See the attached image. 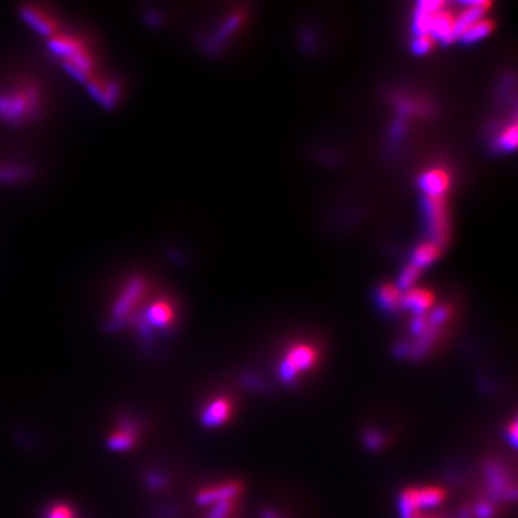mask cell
<instances>
[{
  "instance_id": "cell-1",
  "label": "cell",
  "mask_w": 518,
  "mask_h": 518,
  "mask_svg": "<svg viewBox=\"0 0 518 518\" xmlns=\"http://www.w3.org/2000/svg\"><path fill=\"white\" fill-rule=\"evenodd\" d=\"M41 93L32 83H18L0 90V118L11 124H22L41 110Z\"/></svg>"
},
{
  "instance_id": "cell-2",
  "label": "cell",
  "mask_w": 518,
  "mask_h": 518,
  "mask_svg": "<svg viewBox=\"0 0 518 518\" xmlns=\"http://www.w3.org/2000/svg\"><path fill=\"white\" fill-rule=\"evenodd\" d=\"M49 46L53 53L62 59V63L73 77L81 81L93 78L94 58L78 38L55 33L52 35Z\"/></svg>"
},
{
  "instance_id": "cell-3",
  "label": "cell",
  "mask_w": 518,
  "mask_h": 518,
  "mask_svg": "<svg viewBox=\"0 0 518 518\" xmlns=\"http://www.w3.org/2000/svg\"><path fill=\"white\" fill-rule=\"evenodd\" d=\"M443 498H445V492L440 488H409L400 495L399 499L400 517L416 518L420 509L436 507L443 501Z\"/></svg>"
},
{
  "instance_id": "cell-4",
  "label": "cell",
  "mask_w": 518,
  "mask_h": 518,
  "mask_svg": "<svg viewBox=\"0 0 518 518\" xmlns=\"http://www.w3.org/2000/svg\"><path fill=\"white\" fill-rule=\"evenodd\" d=\"M317 360L316 350L309 344H297L288 350L279 364V378L285 383H291L303 372L310 370Z\"/></svg>"
},
{
  "instance_id": "cell-5",
  "label": "cell",
  "mask_w": 518,
  "mask_h": 518,
  "mask_svg": "<svg viewBox=\"0 0 518 518\" xmlns=\"http://www.w3.org/2000/svg\"><path fill=\"white\" fill-rule=\"evenodd\" d=\"M145 288H147V282L141 276H134L127 282V285L118 295V300L111 313L110 324H111L113 330L120 328L125 323L127 317L133 313L135 306L143 299Z\"/></svg>"
},
{
  "instance_id": "cell-6",
  "label": "cell",
  "mask_w": 518,
  "mask_h": 518,
  "mask_svg": "<svg viewBox=\"0 0 518 518\" xmlns=\"http://www.w3.org/2000/svg\"><path fill=\"white\" fill-rule=\"evenodd\" d=\"M429 229L435 238V244H443L448 238V219L443 197H428L426 202Z\"/></svg>"
},
{
  "instance_id": "cell-7",
  "label": "cell",
  "mask_w": 518,
  "mask_h": 518,
  "mask_svg": "<svg viewBox=\"0 0 518 518\" xmlns=\"http://www.w3.org/2000/svg\"><path fill=\"white\" fill-rule=\"evenodd\" d=\"M175 318H176V311H175L172 301L160 299V300H156L152 303V306L149 307V310H147L145 316L140 320L149 326L150 330H153V328L166 330L173 326Z\"/></svg>"
},
{
  "instance_id": "cell-8",
  "label": "cell",
  "mask_w": 518,
  "mask_h": 518,
  "mask_svg": "<svg viewBox=\"0 0 518 518\" xmlns=\"http://www.w3.org/2000/svg\"><path fill=\"white\" fill-rule=\"evenodd\" d=\"M429 35L440 39L443 43H452L458 36L455 32V18L447 11H437L430 16Z\"/></svg>"
},
{
  "instance_id": "cell-9",
  "label": "cell",
  "mask_w": 518,
  "mask_h": 518,
  "mask_svg": "<svg viewBox=\"0 0 518 518\" xmlns=\"http://www.w3.org/2000/svg\"><path fill=\"white\" fill-rule=\"evenodd\" d=\"M137 433H138V425L131 419H125L120 425V428L110 436L108 448L113 451L131 450L137 442Z\"/></svg>"
},
{
  "instance_id": "cell-10",
  "label": "cell",
  "mask_w": 518,
  "mask_h": 518,
  "mask_svg": "<svg viewBox=\"0 0 518 518\" xmlns=\"http://www.w3.org/2000/svg\"><path fill=\"white\" fill-rule=\"evenodd\" d=\"M241 492V485L237 482H228L216 487H209L199 492L197 504L200 505H210L232 501Z\"/></svg>"
},
{
  "instance_id": "cell-11",
  "label": "cell",
  "mask_w": 518,
  "mask_h": 518,
  "mask_svg": "<svg viewBox=\"0 0 518 518\" xmlns=\"http://www.w3.org/2000/svg\"><path fill=\"white\" fill-rule=\"evenodd\" d=\"M450 176L442 169H432L420 177V187L425 190L428 197H443L450 187Z\"/></svg>"
},
{
  "instance_id": "cell-12",
  "label": "cell",
  "mask_w": 518,
  "mask_h": 518,
  "mask_svg": "<svg viewBox=\"0 0 518 518\" xmlns=\"http://www.w3.org/2000/svg\"><path fill=\"white\" fill-rule=\"evenodd\" d=\"M231 412H232L231 402L224 398H217L207 403V406L202 413V420L206 426L210 428L220 426L229 419Z\"/></svg>"
},
{
  "instance_id": "cell-13",
  "label": "cell",
  "mask_w": 518,
  "mask_h": 518,
  "mask_svg": "<svg viewBox=\"0 0 518 518\" xmlns=\"http://www.w3.org/2000/svg\"><path fill=\"white\" fill-rule=\"evenodd\" d=\"M433 303V295L422 288H409L405 295H402V307L413 311L418 316L426 313Z\"/></svg>"
},
{
  "instance_id": "cell-14",
  "label": "cell",
  "mask_w": 518,
  "mask_h": 518,
  "mask_svg": "<svg viewBox=\"0 0 518 518\" xmlns=\"http://www.w3.org/2000/svg\"><path fill=\"white\" fill-rule=\"evenodd\" d=\"M22 15H24L25 21L28 24H31L38 32L48 35V36L58 33V25L48 12H45L36 6H31V8H24Z\"/></svg>"
},
{
  "instance_id": "cell-15",
  "label": "cell",
  "mask_w": 518,
  "mask_h": 518,
  "mask_svg": "<svg viewBox=\"0 0 518 518\" xmlns=\"http://www.w3.org/2000/svg\"><path fill=\"white\" fill-rule=\"evenodd\" d=\"M487 480L489 484V488L494 495L498 498H515V489L511 487L507 481L505 472L497 465V464H488L487 468Z\"/></svg>"
},
{
  "instance_id": "cell-16",
  "label": "cell",
  "mask_w": 518,
  "mask_h": 518,
  "mask_svg": "<svg viewBox=\"0 0 518 518\" xmlns=\"http://www.w3.org/2000/svg\"><path fill=\"white\" fill-rule=\"evenodd\" d=\"M88 86L91 93L94 94V97L105 104V105H113L117 103L118 95L121 93L118 84L113 80H107V78H90L88 80Z\"/></svg>"
},
{
  "instance_id": "cell-17",
  "label": "cell",
  "mask_w": 518,
  "mask_h": 518,
  "mask_svg": "<svg viewBox=\"0 0 518 518\" xmlns=\"http://www.w3.org/2000/svg\"><path fill=\"white\" fill-rule=\"evenodd\" d=\"M489 8L488 2H471L465 4V9L455 18V32L460 38L471 25L484 18V14Z\"/></svg>"
},
{
  "instance_id": "cell-18",
  "label": "cell",
  "mask_w": 518,
  "mask_h": 518,
  "mask_svg": "<svg viewBox=\"0 0 518 518\" xmlns=\"http://www.w3.org/2000/svg\"><path fill=\"white\" fill-rule=\"evenodd\" d=\"M378 300L379 304L382 306V309L388 310V311H396L398 309L402 307V292L399 286L395 285H383L379 289L378 294Z\"/></svg>"
},
{
  "instance_id": "cell-19",
  "label": "cell",
  "mask_w": 518,
  "mask_h": 518,
  "mask_svg": "<svg viewBox=\"0 0 518 518\" xmlns=\"http://www.w3.org/2000/svg\"><path fill=\"white\" fill-rule=\"evenodd\" d=\"M439 254H440V248L437 244H435V242L422 244L420 247H418V249L413 254V265L418 266L419 269L426 265H430L433 261H436Z\"/></svg>"
},
{
  "instance_id": "cell-20",
  "label": "cell",
  "mask_w": 518,
  "mask_h": 518,
  "mask_svg": "<svg viewBox=\"0 0 518 518\" xmlns=\"http://www.w3.org/2000/svg\"><path fill=\"white\" fill-rule=\"evenodd\" d=\"M492 29H494L492 21L481 18L474 25H471L460 38H462L468 43H472V42H477V41L485 38L487 35H489L492 32Z\"/></svg>"
},
{
  "instance_id": "cell-21",
  "label": "cell",
  "mask_w": 518,
  "mask_h": 518,
  "mask_svg": "<svg viewBox=\"0 0 518 518\" xmlns=\"http://www.w3.org/2000/svg\"><path fill=\"white\" fill-rule=\"evenodd\" d=\"M45 518H77L73 508L65 502H55L46 508Z\"/></svg>"
},
{
  "instance_id": "cell-22",
  "label": "cell",
  "mask_w": 518,
  "mask_h": 518,
  "mask_svg": "<svg viewBox=\"0 0 518 518\" xmlns=\"http://www.w3.org/2000/svg\"><path fill=\"white\" fill-rule=\"evenodd\" d=\"M433 14H426L423 11L416 9V16H415V24H413V29L416 32L418 36L422 35H429V22H430V16Z\"/></svg>"
},
{
  "instance_id": "cell-23",
  "label": "cell",
  "mask_w": 518,
  "mask_h": 518,
  "mask_svg": "<svg viewBox=\"0 0 518 518\" xmlns=\"http://www.w3.org/2000/svg\"><path fill=\"white\" fill-rule=\"evenodd\" d=\"M419 274H420V269L418 266H415L413 264L406 266L400 275V279H399V288H405V289H409L415 282L416 279L419 278Z\"/></svg>"
},
{
  "instance_id": "cell-24",
  "label": "cell",
  "mask_w": 518,
  "mask_h": 518,
  "mask_svg": "<svg viewBox=\"0 0 518 518\" xmlns=\"http://www.w3.org/2000/svg\"><path fill=\"white\" fill-rule=\"evenodd\" d=\"M28 170L24 167H2L0 169V180L2 182H19L25 179Z\"/></svg>"
},
{
  "instance_id": "cell-25",
  "label": "cell",
  "mask_w": 518,
  "mask_h": 518,
  "mask_svg": "<svg viewBox=\"0 0 518 518\" xmlns=\"http://www.w3.org/2000/svg\"><path fill=\"white\" fill-rule=\"evenodd\" d=\"M499 144L504 147L505 150H514L517 145V125L512 124L499 137Z\"/></svg>"
},
{
  "instance_id": "cell-26",
  "label": "cell",
  "mask_w": 518,
  "mask_h": 518,
  "mask_svg": "<svg viewBox=\"0 0 518 518\" xmlns=\"http://www.w3.org/2000/svg\"><path fill=\"white\" fill-rule=\"evenodd\" d=\"M383 435H380L378 430H367L364 433V442L370 450H380L383 447Z\"/></svg>"
},
{
  "instance_id": "cell-27",
  "label": "cell",
  "mask_w": 518,
  "mask_h": 518,
  "mask_svg": "<svg viewBox=\"0 0 518 518\" xmlns=\"http://www.w3.org/2000/svg\"><path fill=\"white\" fill-rule=\"evenodd\" d=\"M231 511H232V502L231 501L219 502V504H214V507L209 512L207 518H228Z\"/></svg>"
},
{
  "instance_id": "cell-28",
  "label": "cell",
  "mask_w": 518,
  "mask_h": 518,
  "mask_svg": "<svg viewBox=\"0 0 518 518\" xmlns=\"http://www.w3.org/2000/svg\"><path fill=\"white\" fill-rule=\"evenodd\" d=\"M433 46V38L430 35H422L418 36L413 42V51L419 55H423L426 52H429Z\"/></svg>"
},
{
  "instance_id": "cell-29",
  "label": "cell",
  "mask_w": 518,
  "mask_h": 518,
  "mask_svg": "<svg viewBox=\"0 0 518 518\" xmlns=\"http://www.w3.org/2000/svg\"><path fill=\"white\" fill-rule=\"evenodd\" d=\"M428 328V321L423 316H418L412 323V331L418 336H422Z\"/></svg>"
},
{
  "instance_id": "cell-30",
  "label": "cell",
  "mask_w": 518,
  "mask_h": 518,
  "mask_svg": "<svg viewBox=\"0 0 518 518\" xmlns=\"http://www.w3.org/2000/svg\"><path fill=\"white\" fill-rule=\"evenodd\" d=\"M494 514V508L489 504H478L475 508V515L478 518H491Z\"/></svg>"
},
{
  "instance_id": "cell-31",
  "label": "cell",
  "mask_w": 518,
  "mask_h": 518,
  "mask_svg": "<svg viewBox=\"0 0 518 518\" xmlns=\"http://www.w3.org/2000/svg\"><path fill=\"white\" fill-rule=\"evenodd\" d=\"M509 439H511L512 447H515L517 445V423L515 422H512L509 426Z\"/></svg>"
},
{
  "instance_id": "cell-32",
  "label": "cell",
  "mask_w": 518,
  "mask_h": 518,
  "mask_svg": "<svg viewBox=\"0 0 518 518\" xmlns=\"http://www.w3.org/2000/svg\"><path fill=\"white\" fill-rule=\"evenodd\" d=\"M162 482H163V480H162V475H157V474H152V477H150V484H155L156 487H160V485H162Z\"/></svg>"
},
{
  "instance_id": "cell-33",
  "label": "cell",
  "mask_w": 518,
  "mask_h": 518,
  "mask_svg": "<svg viewBox=\"0 0 518 518\" xmlns=\"http://www.w3.org/2000/svg\"><path fill=\"white\" fill-rule=\"evenodd\" d=\"M264 518H281V517H279L278 514H275L274 511H269V509H268V511H265V512H264Z\"/></svg>"
},
{
  "instance_id": "cell-34",
  "label": "cell",
  "mask_w": 518,
  "mask_h": 518,
  "mask_svg": "<svg viewBox=\"0 0 518 518\" xmlns=\"http://www.w3.org/2000/svg\"><path fill=\"white\" fill-rule=\"evenodd\" d=\"M460 518H471V514H470V509H464L462 512H461V515H460Z\"/></svg>"
},
{
  "instance_id": "cell-35",
  "label": "cell",
  "mask_w": 518,
  "mask_h": 518,
  "mask_svg": "<svg viewBox=\"0 0 518 518\" xmlns=\"http://www.w3.org/2000/svg\"><path fill=\"white\" fill-rule=\"evenodd\" d=\"M416 518H435V517H420V515H418Z\"/></svg>"
}]
</instances>
